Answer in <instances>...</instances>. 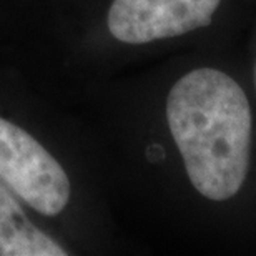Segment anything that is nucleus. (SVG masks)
Instances as JSON below:
<instances>
[{"label":"nucleus","mask_w":256,"mask_h":256,"mask_svg":"<svg viewBox=\"0 0 256 256\" xmlns=\"http://www.w3.org/2000/svg\"><path fill=\"white\" fill-rule=\"evenodd\" d=\"M244 40H240V54H242V60L244 65V72H246V78L250 84V90H252L254 105H256V17L253 22L250 24L246 32L243 34Z\"/></svg>","instance_id":"20e7f679"},{"label":"nucleus","mask_w":256,"mask_h":256,"mask_svg":"<svg viewBox=\"0 0 256 256\" xmlns=\"http://www.w3.org/2000/svg\"><path fill=\"white\" fill-rule=\"evenodd\" d=\"M66 254V250L28 222L18 203L0 185V256Z\"/></svg>","instance_id":"7ed1b4c3"},{"label":"nucleus","mask_w":256,"mask_h":256,"mask_svg":"<svg viewBox=\"0 0 256 256\" xmlns=\"http://www.w3.org/2000/svg\"><path fill=\"white\" fill-rule=\"evenodd\" d=\"M256 17V0H112L106 28L128 47L183 37L234 45Z\"/></svg>","instance_id":"f257e3e1"},{"label":"nucleus","mask_w":256,"mask_h":256,"mask_svg":"<svg viewBox=\"0 0 256 256\" xmlns=\"http://www.w3.org/2000/svg\"><path fill=\"white\" fill-rule=\"evenodd\" d=\"M0 180L47 216L68 204L70 182L60 163L30 133L5 118H0Z\"/></svg>","instance_id":"f03ea898"}]
</instances>
